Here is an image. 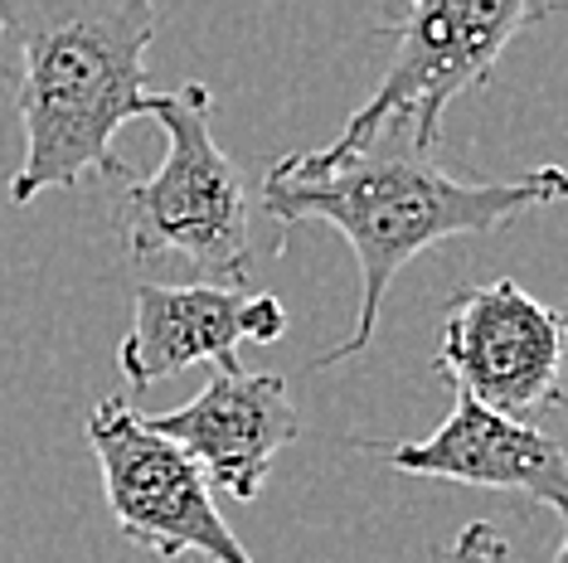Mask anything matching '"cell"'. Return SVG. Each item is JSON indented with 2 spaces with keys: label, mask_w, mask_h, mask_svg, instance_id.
<instances>
[{
  "label": "cell",
  "mask_w": 568,
  "mask_h": 563,
  "mask_svg": "<svg viewBox=\"0 0 568 563\" xmlns=\"http://www.w3.org/2000/svg\"><path fill=\"white\" fill-rule=\"evenodd\" d=\"M564 190L568 175L559 165H535L515 181H457L394 122L351 151L326 146L282 156L263 175V209L277 224H331L359 258L355 330L316 355V369L351 360L374 340L384 291L394 287L404 263L447 238L490 234L529 209H549L564 199Z\"/></svg>",
  "instance_id": "obj_1"
},
{
  "label": "cell",
  "mask_w": 568,
  "mask_h": 563,
  "mask_svg": "<svg viewBox=\"0 0 568 563\" xmlns=\"http://www.w3.org/2000/svg\"><path fill=\"white\" fill-rule=\"evenodd\" d=\"M151 34L156 0H34L20 24L16 108L24 161L10 175V204L73 190L83 175H132L112 136L151 117Z\"/></svg>",
  "instance_id": "obj_2"
},
{
  "label": "cell",
  "mask_w": 568,
  "mask_h": 563,
  "mask_svg": "<svg viewBox=\"0 0 568 563\" xmlns=\"http://www.w3.org/2000/svg\"><path fill=\"white\" fill-rule=\"evenodd\" d=\"M151 117L165 132V161L151 175H126L118 228L136 263L180 258L214 287H243L253 273V199L239 165L214 141V98L204 83L151 93Z\"/></svg>",
  "instance_id": "obj_3"
},
{
  "label": "cell",
  "mask_w": 568,
  "mask_h": 563,
  "mask_svg": "<svg viewBox=\"0 0 568 563\" xmlns=\"http://www.w3.org/2000/svg\"><path fill=\"white\" fill-rule=\"evenodd\" d=\"M549 10L554 0H408L404 16L384 24V34L394 40V59L379 88L365 98V108H355V117L331 146H365L389 122L404 126L418 151L437 146L452 98L486 83L506 44Z\"/></svg>",
  "instance_id": "obj_4"
},
{
  "label": "cell",
  "mask_w": 568,
  "mask_h": 563,
  "mask_svg": "<svg viewBox=\"0 0 568 563\" xmlns=\"http://www.w3.org/2000/svg\"><path fill=\"white\" fill-rule=\"evenodd\" d=\"M83 438L98 457L102 491L126 544L161 559L195 554L204 563H253L243 540L219 515L204 471L175 442L151 432L122 399H102L83 422Z\"/></svg>",
  "instance_id": "obj_5"
},
{
  "label": "cell",
  "mask_w": 568,
  "mask_h": 563,
  "mask_svg": "<svg viewBox=\"0 0 568 563\" xmlns=\"http://www.w3.org/2000/svg\"><path fill=\"white\" fill-rule=\"evenodd\" d=\"M564 316L520 282L490 277L457 291L443 311L437 375L457 393L506 418L559 408Z\"/></svg>",
  "instance_id": "obj_6"
},
{
  "label": "cell",
  "mask_w": 568,
  "mask_h": 563,
  "mask_svg": "<svg viewBox=\"0 0 568 563\" xmlns=\"http://www.w3.org/2000/svg\"><path fill=\"white\" fill-rule=\"evenodd\" d=\"M287 330V306L273 291L248 287H161L146 282L132 297V330L118 345V365L136 389L210 360L214 369L239 365L243 345H273Z\"/></svg>",
  "instance_id": "obj_7"
},
{
  "label": "cell",
  "mask_w": 568,
  "mask_h": 563,
  "mask_svg": "<svg viewBox=\"0 0 568 563\" xmlns=\"http://www.w3.org/2000/svg\"><path fill=\"white\" fill-rule=\"evenodd\" d=\"M141 422L161 432L165 442H175L204 471V481L229 491L234 501L263 495L267 471L282 457V447H292L302 432L287 383L277 375H248L243 365L214 369L210 383L190 403L171 408V413H151Z\"/></svg>",
  "instance_id": "obj_8"
},
{
  "label": "cell",
  "mask_w": 568,
  "mask_h": 563,
  "mask_svg": "<svg viewBox=\"0 0 568 563\" xmlns=\"http://www.w3.org/2000/svg\"><path fill=\"white\" fill-rule=\"evenodd\" d=\"M359 447L379 452L394 471H408V477L457 481L476 485V491H515L539 501L549 515H568V457L559 438L535 428L529 418H506L496 408H481L467 393H457L443 428L428 432V438Z\"/></svg>",
  "instance_id": "obj_9"
},
{
  "label": "cell",
  "mask_w": 568,
  "mask_h": 563,
  "mask_svg": "<svg viewBox=\"0 0 568 563\" xmlns=\"http://www.w3.org/2000/svg\"><path fill=\"white\" fill-rule=\"evenodd\" d=\"M437 563H515V554H510L506 534H500L496 524L471 520L467 530H462L457 540H452L443 554H437Z\"/></svg>",
  "instance_id": "obj_10"
},
{
  "label": "cell",
  "mask_w": 568,
  "mask_h": 563,
  "mask_svg": "<svg viewBox=\"0 0 568 563\" xmlns=\"http://www.w3.org/2000/svg\"><path fill=\"white\" fill-rule=\"evenodd\" d=\"M549 563H568V554H564V544H559V549H554V554H549Z\"/></svg>",
  "instance_id": "obj_11"
},
{
  "label": "cell",
  "mask_w": 568,
  "mask_h": 563,
  "mask_svg": "<svg viewBox=\"0 0 568 563\" xmlns=\"http://www.w3.org/2000/svg\"><path fill=\"white\" fill-rule=\"evenodd\" d=\"M0 40H6V0H0Z\"/></svg>",
  "instance_id": "obj_12"
}]
</instances>
